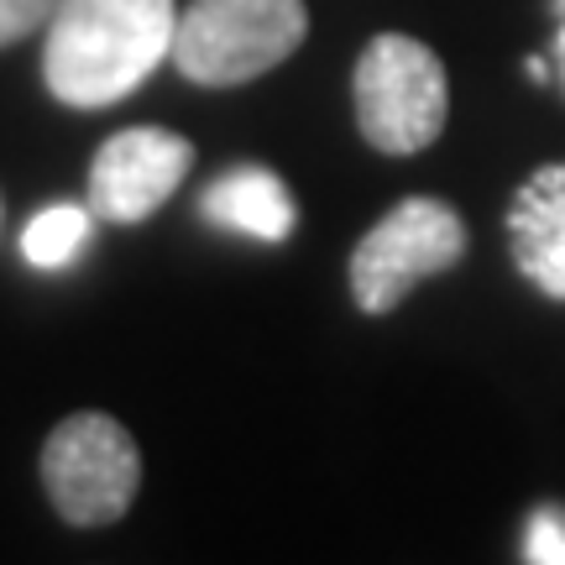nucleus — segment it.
<instances>
[{
	"mask_svg": "<svg viewBox=\"0 0 565 565\" xmlns=\"http://www.w3.org/2000/svg\"><path fill=\"white\" fill-rule=\"evenodd\" d=\"M95 236V215L84 204H47L21 231V257L32 267H68Z\"/></svg>",
	"mask_w": 565,
	"mask_h": 565,
	"instance_id": "nucleus-9",
	"label": "nucleus"
},
{
	"mask_svg": "<svg viewBox=\"0 0 565 565\" xmlns=\"http://www.w3.org/2000/svg\"><path fill=\"white\" fill-rule=\"evenodd\" d=\"M189 168H194V147L179 131L126 126L89 162V210L116 225H137L173 200Z\"/></svg>",
	"mask_w": 565,
	"mask_h": 565,
	"instance_id": "nucleus-6",
	"label": "nucleus"
},
{
	"mask_svg": "<svg viewBox=\"0 0 565 565\" xmlns=\"http://www.w3.org/2000/svg\"><path fill=\"white\" fill-rule=\"evenodd\" d=\"M173 0H58L42 42V79L74 110H100L173 58Z\"/></svg>",
	"mask_w": 565,
	"mask_h": 565,
	"instance_id": "nucleus-1",
	"label": "nucleus"
},
{
	"mask_svg": "<svg viewBox=\"0 0 565 565\" xmlns=\"http://www.w3.org/2000/svg\"><path fill=\"white\" fill-rule=\"evenodd\" d=\"M204 221L225 225L236 236H252V242H288L294 225H299V210H294V194L282 189V179L273 168H257V162H242L204 189Z\"/></svg>",
	"mask_w": 565,
	"mask_h": 565,
	"instance_id": "nucleus-8",
	"label": "nucleus"
},
{
	"mask_svg": "<svg viewBox=\"0 0 565 565\" xmlns=\"http://www.w3.org/2000/svg\"><path fill=\"white\" fill-rule=\"evenodd\" d=\"M356 121L362 137L387 152V158H408L424 152L445 126V63L424 47L419 38L404 32H383L366 42L362 63H356Z\"/></svg>",
	"mask_w": 565,
	"mask_h": 565,
	"instance_id": "nucleus-3",
	"label": "nucleus"
},
{
	"mask_svg": "<svg viewBox=\"0 0 565 565\" xmlns=\"http://www.w3.org/2000/svg\"><path fill=\"white\" fill-rule=\"evenodd\" d=\"M303 32V0H194L173 32V63L183 79L225 89L278 68Z\"/></svg>",
	"mask_w": 565,
	"mask_h": 565,
	"instance_id": "nucleus-2",
	"label": "nucleus"
},
{
	"mask_svg": "<svg viewBox=\"0 0 565 565\" xmlns=\"http://www.w3.org/2000/svg\"><path fill=\"white\" fill-rule=\"evenodd\" d=\"M513 263L540 294L565 299V162L534 168L508 210Z\"/></svg>",
	"mask_w": 565,
	"mask_h": 565,
	"instance_id": "nucleus-7",
	"label": "nucleus"
},
{
	"mask_svg": "<svg viewBox=\"0 0 565 565\" xmlns=\"http://www.w3.org/2000/svg\"><path fill=\"white\" fill-rule=\"evenodd\" d=\"M561 6V38H555V58H561V74H565V0H555Z\"/></svg>",
	"mask_w": 565,
	"mask_h": 565,
	"instance_id": "nucleus-12",
	"label": "nucleus"
},
{
	"mask_svg": "<svg viewBox=\"0 0 565 565\" xmlns=\"http://www.w3.org/2000/svg\"><path fill=\"white\" fill-rule=\"evenodd\" d=\"M53 11H58V0H0V47L47 32Z\"/></svg>",
	"mask_w": 565,
	"mask_h": 565,
	"instance_id": "nucleus-11",
	"label": "nucleus"
},
{
	"mask_svg": "<svg viewBox=\"0 0 565 565\" xmlns=\"http://www.w3.org/2000/svg\"><path fill=\"white\" fill-rule=\"evenodd\" d=\"M524 561L565 565V508H534L524 534Z\"/></svg>",
	"mask_w": 565,
	"mask_h": 565,
	"instance_id": "nucleus-10",
	"label": "nucleus"
},
{
	"mask_svg": "<svg viewBox=\"0 0 565 565\" xmlns=\"http://www.w3.org/2000/svg\"><path fill=\"white\" fill-rule=\"evenodd\" d=\"M466 252V225L445 200H404L351 252V294L366 315L398 309L419 278L456 267Z\"/></svg>",
	"mask_w": 565,
	"mask_h": 565,
	"instance_id": "nucleus-5",
	"label": "nucleus"
},
{
	"mask_svg": "<svg viewBox=\"0 0 565 565\" xmlns=\"http://www.w3.org/2000/svg\"><path fill=\"white\" fill-rule=\"evenodd\" d=\"M42 487L74 529H105L137 498L141 450L110 414H68L42 445Z\"/></svg>",
	"mask_w": 565,
	"mask_h": 565,
	"instance_id": "nucleus-4",
	"label": "nucleus"
}]
</instances>
